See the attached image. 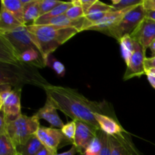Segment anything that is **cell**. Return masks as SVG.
Masks as SVG:
<instances>
[{"label": "cell", "mask_w": 155, "mask_h": 155, "mask_svg": "<svg viewBox=\"0 0 155 155\" xmlns=\"http://www.w3.org/2000/svg\"><path fill=\"white\" fill-rule=\"evenodd\" d=\"M145 18L155 21V11L146 10V12H145Z\"/></svg>", "instance_id": "836d02e7"}, {"label": "cell", "mask_w": 155, "mask_h": 155, "mask_svg": "<svg viewBox=\"0 0 155 155\" xmlns=\"http://www.w3.org/2000/svg\"><path fill=\"white\" fill-rule=\"evenodd\" d=\"M112 11H114V9L113 8L111 5H109L102 2L96 0L85 15L86 21H85L83 30H87V29L92 24L101 20L107 14L112 12Z\"/></svg>", "instance_id": "7c38bea8"}, {"label": "cell", "mask_w": 155, "mask_h": 155, "mask_svg": "<svg viewBox=\"0 0 155 155\" xmlns=\"http://www.w3.org/2000/svg\"><path fill=\"white\" fill-rule=\"evenodd\" d=\"M101 149V142L98 135L92 140L90 145L88 146L85 154L86 155H99Z\"/></svg>", "instance_id": "83f0119b"}, {"label": "cell", "mask_w": 155, "mask_h": 155, "mask_svg": "<svg viewBox=\"0 0 155 155\" xmlns=\"http://www.w3.org/2000/svg\"><path fill=\"white\" fill-rule=\"evenodd\" d=\"M22 26L21 24L11 12L1 6L0 10V33L12 31Z\"/></svg>", "instance_id": "2e32d148"}, {"label": "cell", "mask_w": 155, "mask_h": 155, "mask_svg": "<svg viewBox=\"0 0 155 155\" xmlns=\"http://www.w3.org/2000/svg\"><path fill=\"white\" fill-rule=\"evenodd\" d=\"M39 127V120L35 115L28 117L21 114L16 119L8 120L5 133L13 141L16 148H18L26 143L31 136L36 135Z\"/></svg>", "instance_id": "3957f363"}, {"label": "cell", "mask_w": 155, "mask_h": 155, "mask_svg": "<svg viewBox=\"0 0 155 155\" xmlns=\"http://www.w3.org/2000/svg\"><path fill=\"white\" fill-rule=\"evenodd\" d=\"M63 2H64L58 0H39V10L41 16L47 14Z\"/></svg>", "instance_id": "4316f807"}, {"label": "cell", "mask_w": 155, "mask_h": 155, "mask_svg": "<svg viewBox=\"0 0 155 155\" xmlns=\"http://www.w3.org/2000/svg\"><path fill=\"white\" fill-rule=\"evenodd\" d=\"M143 3V0H112L111 6L115 11L123 10Z\"/></svg>", "instance_id": "cb8c5ba5"}, {"label": "cell", "mask_w": 155, "mask_h": 155, "mask_svg": "<svg viewBox=\"0 0 155 155\" xmlns=\"http://www.w3.org/2000/svg\"><path fill=\"white\" fill-rule=\"evenodd\" d=\"M142 5L145 10L155 11V0H143Z\"/></svg>", "instance_id": "1f68e13d"}, {"label": "cell", "mask_w": 155, "mask_h": 155, "mask_svg": "<svg viewBox=\"0 0 155 155\" xmlns=\"http://www.w3.org/2000/svg\"><path fill=\"white\" fill-rule=\"evenodd\" d=\"M24 5V25H33L35 21L40 18L39 0H21Z\"/></svg>", "instance_id": "9a60e30c"}, {"label": "cell", "mask_w": 155, "mask_h": 155, "mask_svg": "<svg viewBox=\"0 0 155 155\" xmlns=\"http://www.w3.org/2000/svg\"><path fill=\"white\" fill-rule=\"evenodd\" d=\"M147 77H148V80L149 81L150 84L153 86L155 89V75L151 74H146Z\"/></svg>", "instance_id": "e575fe53"}, {"label": "cell", "mask_w": 155, "mask_h": 155, "mask_svg": "<svg viewBox=\"0 0 155 155\" xmlns=\"http://www.w3.org/2000/svg\"><path fill=\"white\" fill-rule=\"evenodd\" d=\"M149 48L151 49V52H152V54H154V56H155V39L154 41H153L152 42H151V45H150Z\"/></svg>", "instance_id": "8d00e7d4"}, {"label": "cell", "mask_w": 155, "mask_h": 155, "mask_svg": "<svg viewBox=\"0 0 155 155\" xmlns=\"http://www.w3.org/2000/svg\"><path fill=\"white\" fill-rule=\"evenodd\" d=\"M111 155H143L133 143L130 135L124 131L114 136H109Z\"/></svg>", "instance_id": "52a82bcc"}, {"label": "cell", "mask_w": 155, "mask_h": 155, "mask_svg": "<svg viewBox=\"0 0 155 155\" xmlns=\"http://www.w3.org/2000/svg\"><path fill=\"white\" fill-rule=\"evenodd\" d=\"M72 6L65 12L64 15L71 20H78L80 18H85L84 11L80 4V0L72 1Z\"/></svg>", "instance_id": "603a6c76"}, {"label": "cell", "mask_w": 155, "mask_h": 155, "mask_svg": "<svg viewBox=\"0 0 155 155\" xmlns=\"http://www.w3.org/2000/svg\"><path fill=\"white\" fill-rule=\"evenodd\" d=\"M36 155H54L51 154L48 150H47L45 148H43Z\"/></svg>", "instance_id": "d590c367"}, {"label": "cell", "mask_w": 155, "mask_h": 155, "mask_svg": "<svg viewBox=\"0 0 155 155\" xmlns=\"http://www.w3.org/2000/svg\"><path fill=\"white\" fill-rule=\"evenodd\" d=\"M57 110L58 109L54 107L51 101L47 98L45 105L41 107L34 115L39 120H45L47 122L49 123L51 127H54V128L58 127V129H61L64 126V124L59 117Z\"/></svg>", "instance_id": "4fadbf2b"}, {"label": "cell", "mask_w": 155, "mask_h": 155, "mask_svg": "<svg viewBox=\"0 0 155 155\" xmlns=\"http://www.w3.org/2000/svg\"><path fill=\"white\" fill-rule=\"evenodd\" d=\"M130 36L146 51L155 39V21L145 18Z\"/></svg>", "instance_id": "ba28073f"}, {"label": "cell", "mask_w": 155, "mask_h": 155, "mask_svg": "<svg viewBox=\"0 0 155 155\" xmlns=\"http://www.w3.org/2000/svg\"><path fill=\"white\" fill-rule=\"evenodd\" d=\"M97 134L100 137L101 142V149L99 155H111V148L108 135L104 133L101 130L97 131Z\"/></svg>", "instance_id": "484cf974"}, {"label": "cell", "mask_w": 155, "mask_h": 155, "mask_svg": "<svg viewBox=\"0 0 155 155\" xmlns=\"http://www.w3.org/2000/svg\"><path fill=\"white\" fill-rule=\"evenodd\" d=\"M145 52L146 51H145L144 48L135 41L133 52L128 62L126 64L127 70L124 76V80H130L133 77H139L144 74H146L145 66V61L146 59Z\"/></svg>", "instance_id": "8992f818"}, {"label": "cell", "mask_w": 155, "mask_h": 155, "mask_svg": "<svg viewBox=\"0 0 155 155\" xmlns=\"http://www.w3.org/2000/svg\"><path fill=\"white\" fill-rule=\"evenodd\" d=\"M146 74H151L155 75V68H151L149 70H147Z\"/></svg>", "instance_id": "74e56055"}, {"label": "cell", "mask_w": 155, "mask_h": 155, "mask_svg": "<svg viewBox=\"0 0 155 155\" xmlns=\"http://www.w3.org/2000/svg\"><path fill=\"white\" fill-rule=\"evenodd\" d=\"M52 68L59 76H64V66L61 62L58 61H54L52 64Z\"/></svg>", "instance_id": "f1b7e54d"}, {"label": "cell", "mask_w": 155, "mask_h": 155, "mask_svg": "<svg viewBox=\"0 0 155 155\" xmlns=\"http://www.w3.org/2000/svg\"><path fill=\"white\" fill-rule=\"evenodd\" d=\"M96 0H80V4H81L82 7H83V11H84L85 15L87 13L89 9L92 7V5L95 2Z\"/></svg>", "instance_id": "f546056e"}, {"label": "cell", "mask_w": 155, "mask_h": 155, "mask_svg": "<svg viewBox=\"0 0 155 155\" xmlns=\"http://www.w3.org/2000/svg\"><path fill=\"white\" fill-rule=\"evenodd\" d=\"M36 136L43 146L52 154H57L58 148L63 145L71 144L64 136L61 129L40 127L36 132Z\"/></svg>", "instance_id": "5b68a950"}, {"label": "cell", "mask_w": 155, "mask_h": 155, "mask_svg": "<svg viewBox=\"0 0 155 155\" xmlns=\"http://www.w3.org/2000/svg\"><path fill=\"white\" fill-rule=\"evenodd\" d=\"M42 87L46 93L47 98L58 110H60L74 121L84 123L95 130H101L95 117V114L107 115L109 109L104 104L90 101L77 90L69 87L51 84L43 85Z\"/></svg>", "instance_id": "6da1fadb"}, {"label": "cell", "mask_w": 155, "mask_h": 155, "mask_svg": "<svg viewBox=\"0 0 155 155\" xmlns=\"http://www.w3.org/2000/svg\"><path fill=\"white\" fill-rule=\"evenodd\" d=\"M145 12L143 5H136L130 10L123 19L114 27L106 30L104 33L112 36L118 42L124 36L131 35L140 23L145 18Z\"/></svg>", "instance_id": "277c9868"}, {"label": "cell", "mask_w": 155, "mask_h": 155, "mask_svg": "<svg viewBox=\"0 0 155 155\" xmlns=\"http://www.w3.org/2000/svg\"><path fill=\"white\" fill-rule=\"evenodd\" d=\"M0 111L3 112L8 120L16 119L21 114V89H12L2 103H0Z\"/></svg>", "instance_id": "30bf717a"}, {"label": "cell", "mask_w": 155, "mask_h": 155, "mask_svg": "<svg viewBox=\"0 0 155 155\" xmlns=\"http://www.w3.org/2000/svg\"><path fill=\"white\" fill-rule=\"evenodd\" d=\"M134 7H136V6L123 9V10L112 11V12L107 14L101 20L92 24L87 29V30H95V31H100L104 33L108 29L116 26L123 19V18Z\"/></svg>", "instance_id": "8fae6325"}, {"label": "cell", "mask_w": 155, "mask_h": 155, "mask_svg": "<svg viewBox=\"0 0 155 155\" xmlns=\"http://www.w3.org/2000/svg\"><path fill=\"white\" fill-rule=\"evenodd\" d=\"M61 130L64 136L71 142V145H74V138H75L76 135V130H77V126H76L75 121L73 120L71 122L68 123L67 124H64V126Z\"/></svg>", "instance_id": "d4e9b609"}, {"label": "cell", "mask_w": 155, "mask_h": 155, "mask_svg": "<svg viewBox=\"0 0 155 155\" xmlns=\"http://www.w3.org/2000/svg\"><path fill=\"white\" fill-rule=\"evenodd\" d=\"M27 30L46 64L53 51L79 33L74 27L53 25L27 26Z\"/></svg>", "instance_id": "7a4b0ae2"}, {"label": "cell", "mask_w": 155, "mask_h": 155, "mask_svg": "<svg viewBox=\"0 0 155 155\" xmlns=\"http://www.w3.org/2000/svg\"><path fill=\"white\" fill-rule=\"evenodd\" d=\"M77 152H78V151H77V148H76L74 145H73L72 148H71L69 151H65V152L61 153V154H57L54 155H75Z\"/></svg>", "instance_id": "d6a6232c"}, {"label": "cell", "mask_w": 155, "mask_h": 155, "mask_svg": "<svg viewBox=\"0 0 155 155\" xmlns=\"http://www.w3.org/2000/svg\"><path fill=\"white\" fill-rule=\"evenodd\" d=\"M95 117L101 130L108 136H114L125 131L122 126L109 115L96 113L95 114Z\"/></svg>", "instance_id": "5bb4252c"}, {"label": "cell", "mask_w": 155, "mask_h": 155, "mask_svg": "<svg viewBox=\"0 0 155 155\" xmlns=\"http://www.w3.org/2000/svg\"><path fill=\"white\" fill-rule=\"evenodd\" d=\"M1 6L11 12L21 24L24 25V6L21 0H2Z\"/></svg>", "instance_id": "ac0fdd59"}, {"label": "cell", "mask_w": 155, "mask_h": 155, "mask_svg": "<svg viewBox=\"0 0 155 155\" xmlns=\"http://www.w3.org/2000/svg\"><path fill=\"white\" fill-rule=\"evenodd\" d=\"M77 130L74 138V145L80 154H85L88 146L96 137L97 131L86 124L75 121Z\"/></svg>", "instance_id": "9c48e42d"}, {"label": "cell", "mask_w": 155, "mask_h": 155, "mask_svg": "<svg viewBox=\"0 0 155 155\" xmlns=\"http://www.w3.org/2000/svg\"><path fill=\"white\" fill-rule=\"evenodd\" d=\"M18 151L13 141L7 133L0 134V155H18Z\"/></svg>", "instance_id": "ffe728a7"}, {"label": "cell", "mask_w": 155, "mask_h": 155, "mask_svg": "<svg viewBox=\"0 0 155 155\" xmlns=\"http://www.w3.org/2000/svg\"><path fill=\"white\" fill-rule=\"evenodd\" d=\"M73 2L72 1L71 2H64L62 4L59 5L58 6H57L56 8H54V9H52L51 11H50L49 12H48L45 15H42L40 18H38L37 20L39 21H45V20L51 19V18H54V17L59 16L61 15H63L72 6Z\"/></svg>", "instance_id": "7402d4cb"}, {"label": "cell", "mask_w": 155, "mask_h": 155, "mask_svg": "<svg viewBox=\"0 0 155 155\" xmlns=\"http://www.w3.org/2000/svg\"><path fill=\"white\" fill-rule=\"evenodd\" d=\"M80 155H86V154H80Z\"/></svg>", "instance_id": "f35d334b"}, {"label": "cell", "mask_w": 155, "mask_h": 155, "mask_svg": "<svg viewBox=\"0 0 155 155\" xmlns=\"http://www.w3.org/2000/svg\"><path fill=\"white\" fill-rule=\"evenodd\" d=\"M119 42L120 44L122 56L127 64L134 50L135 41L132 39L130 35H128V36H126L122 38Z\"/></svg>", "instance_id": "44dd1931"}, {"label": "cell", "mask_w": 155, "mask_h": 155, "mask_svg": "<svg viewBox=\"0 0 155 155\" xmlns=\"http://www.w3.org/2000/svg\"><path fill=\"white\" fill-rule=\"evenodd\" d=\"M145 71L149 70L151 68H155V56L151 58H146L145 61Z\"/></svg>", "instance_id": "4dcf8cb0"}, {"label": "cell", "mask_w": 155, "mask_h": 155, "mask_svg": "<svg viewBox=\"0 0 155 155\" xmlns=\"http://www.w3.org/2000/svg\"><path fill=\"white\" fill-rule=\"evenodd\" d=\"M45 147L39 141L36 135L30 138L21 146L17 148V151L20 155H36Z\"/></svg>", "instance_id": "e0dca14e"}, {"label": "cell", "mask_w": 155, "mask_h": 155, "mask_svg": "<svg viewBox=\"0 0 155 155\" xmlns=\"http://www.w3.org/2000/svg\"><path fill=\"white\" fill-rule=\"evenodd\" d=\"M20 60L22 63L28 64L40 67V68H44V66L46 65L40 52L36 48L28 49L23 52L20 58Z\"/></svg>", "instance_id": "d6986e66"}, {"label": "cell", "mask_w": 155, "mask_h": 155, "mask_svg": "<svg viewBox=\"0 0 155 155\" xmlns=\"http://www.w3.org/2000/svg\"><path fill=\"white\" fill-rule=\"evenodd\" d=\"M18 155H20V154H18Z\"/></svg>", "instance_id": "ab89813d"}]
</instances>
